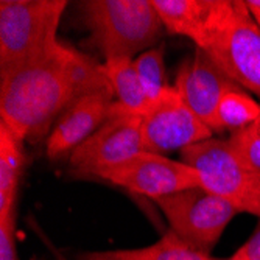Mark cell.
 <instances>
[{"label":"cell","instance_id":"cell-1","mask_svg":"<svg viewBox=\"0 0 260 260\" xmlns=\"http://www.w3.org/2000/svg\"><path fill=\"white\" fill-rule=\"evenodd\" d=\"M109 87L103 64L59 41L44 55L0 75V123L23 144L47 140L74 102Z\"/></svg>","mask_w":260,"mask_h":260},{"label":"cell","instance_id":"cell-2","mask_svg":"<svg viewBox=\"0 0 260 260\" xmlns=\"http://www.w3.org/2000/svg\"><path fill=\"white\" fill-rule=\"evenodd\" d=\"M80 10L89 31L86 44L105 61L134 59L156 47L165 31L153 0H84Z\"/></svg>","mask_w":260,"mask_h":260},{"label":"cell","instance_id":"cell-3","mask_svg":"<svg viewBox=\"0 0 260 260\" xmlns=\"http://www.w3.org/2000/svg\"><path fill=\"white\" fill-rule=\"evenodd\" d=\"M195 45L240 87L260 99V30L245 0H215Z\"/></svg>","mask_w":260,"mask_h":260},{"label":"cell","instance_id":"cell-4","mask_svg":"<svg viewBox=\"0 0 260 260\" xmlns=\"http://www.w3.org/2000/svg\"><path fill=\"white\" fill-rule=\"evenodd\" d=\"M67 7V0L0 2V75L53 49Z\"/></svg>","mask_w":260,"mask_h":260},{"label":"cell","instance_id":"cell-5","mask_svg":"<svg viewBox=\"0 0 260 260\" xmlns=\"http://www.w3.org/2000/svg\"><path fill=\"white\" fill-rule=\"evenodd\" d=\"M181 160L193 167L201 187L260 220V176L229 145L228 139L210 137L184 148Z\"/></svg>","mask_w":260,"mask_h":260},{"label":"cell","instance_id":"cell-6","mask_svg":"<svg viewBox=\"0 0 260 260\" xmlns=\"http://www.w3.org/2000/svg\"><path fill=\"white\" fill-rule=\"evenodd\" d=\"M170 231L187 246L212 252L228 224L240 214L229 201L203 187H193L154 200Z\"/></svg>","mask_w":260,"mask_h":260},{"label":"cell","instance_id":"cell-7","mask_svg":"<svg viewBox=\"0 0 260 260\" xmlns=\"http://www.w3.org/2000/svg\"><path fill=\"white\" fill-rule=\"evenodd\" d=\"M140 115L112 105L109 119L69 156L70 173L77 178H99L133 156L145 151Z\"/></svg>","mask_w":260,"mask_h":260},{"label":"cell","instance_id":"cell-8","mask_svg":"<svg viewBox=\"0 0 260 260\" xmlns=\"http://www.w3.org/2000/svg\"><path fill=\"white\" fill-rule=\"evenodd\" d=\"M99 179L153 201L187 188L201 187L200 173L188 164L150 151H142L103 172Z\"/></svg>","mask_w":260,"mask_h":260},{"label":"cell","instance_id":"cell-9","mask_svg":"<svg viewBox=\"0 0 260 260\" xmlns=\"http://www.w3.org/2000/svg\"><path fill=\"white\" fill-rule=\"evenodd\" d=\"M214 137L200 117L185 105L173 84L153 103L142 122L144 150L165 154Z\"/></svg>","mask_w":260,"mask_h":260},{"label":"cell","instance_id":"cell-10","mask_svg":"<svg viewBox=\"0 0 260 260\" xmlns=\"http://www.w3.org/2000/svg\"><path fill=\"white\" fill-rule=\"evenodd\" d=\"M173 87L210 129L221 99L231 90H245L198 47L179 66Z\"/></svg>","mask_w":260,"mask_h":260},{"label":"cell","instance_id":"cell-11","mask_svg":"<svg viewBox=\"0 0 260 260\" xmlns=\"http://www.w3.org/2000/svg\"><path fill=\"white\" fill-rule=\"evenodd\" d=\"M115 102L112 89L86 93L70 105L59 117L45 140V154L55 160L72 153L95 133L111 115Z\"/></svg>","mask_w":260,"mask_h":260},{"label":"cell","instance_id":"cell-12","mask_svg":"<svg viewBox=\"0 0 260 260\" xmlns=\"http://www.w3.org/2000/svg\"><path fill=\"white\" fill-rule=\"evenodd\" d=\"M75 260H228L203 254L187 246L182 240L169 231L162 237L144 248L134 249H109V251H84L75 255Z\"/></svg>","mask_w":260,"mask_h":260},{"label":"cell","instance_id":"cell-13","mask_svg":"<svg viewBox=\"0 0 260 260\" xmlns=\"http://www.w3.org/2000/svg\"><path fill=\"white\" fill-rule=\"evenodd\" d=\"M153 5L169 33L197 42L207 25L215 0H153Z\"/></svg>","mask_w":260,"mask_h":260},{"label":"cell","instance_id":"cell-14","mask_svg":"<svg viewBox=\"0 0 260 260\" xmlns=\"http://www.w3.org/2000/svg\"><path fill=\"white\" fill-rule=\"evenodd\" d=\"M103 67L114 92L115 105L129 114L140 115L144 119V115L148 112L154 102L148 99L144 86L137 77L134 59L115 58L105 61Z\"/></svg>","mask_w":260,"mask_h":260},{"label":"cell","instance_id":"cell-15","mask_svg":"<svg viewBox=\"0 0 260 260\" xmlns=\"http://www.w3.org/2000/svg\"><path fill=\"white\" fill-rule=\"evenodd\" d=\"M23 165V142L0 123V218L16 212Z\"/></svg>","mask_w":260,"mask_h":260},{"label":"cell","instance_id":"cell-16","mask_svg":"<svg viewBox=\"0 0 260 260\" xmlns=\"http://www.w3.org/2000/svg\"><path fill=\"white\" fill-rule=\"evenodd\" d=\"M260 122V103L246 90H231L218 103L212 131L237 133Z\"/></svg>","mask_w":260,"mask_h":260},{"label":"cell","instance_id":"cell-17","mask_svg":"<svg viewBox=\"0 0 260 260\" xmlns=\"http://www.w3.org/2000/svg\"><path fill=\"white\" fill-rule=\"evenodd\" d=\"M134 69L151 102H156L172 84L165 75V47L164 44L140 53L134 58Z\"/></svg>","mask_w":260,"mask_h":260},{"label":"cell","instance_id":"cell-18","mask_svg":"<svg viewBox=\"0 0 260 260\" xmlns=\"http://www.w3.org/2000/svg\"><path fill=\"white\" fill-rule=\"evenodd\" d=\"M229 145L248 167L260 176V133L257 123L232 133L228 137Z\"/></svg>","mask_w":260,"mask_h":260},{"label":"cell","instance_id":"cell-19","mask_svg":"<svg viewBox=\"0 0 260 260\" xmlns=\"http://www.w3.org/2000/svg\"><path fill=\"white\" fill-rule=\"evenodd\" d=\"M0 260H19L16 249V212L0 218Z\"/></svg>","mask_w":260,"mask_h":260},{"label":"cell","instance_id":"cell-20","mask_svg":"<svg viewBox=\"0 0 260 260\" xmlns=\"http://www.w3.org/2000/svg\"><path fill=\"white\" fill-rule=\"evenodd\" d=\"M228 260H260V220L251 237Z\"/></svg>","mask_w":260,"mask_h":260},{"label":"cell","instance_id":"cell-21","mask_svg":"<svg viewBox=\"0 0 260 260\" xmlns=\"http://www.w3.org/2000/svg\"><path fill=\"white\" fill-rule=\"evenodd\" d=\"M28 223H30V226L33 228V232H35V234L38 235V237L42 240V243L45 245V248H49V249H50V252L53 254L55 260H67V258H66V255H64V254H62V252H61V251H59V249L52 243V240H50L49 237H47L45 232L42 231V228L38 224V221H36V220L30 218V220H28Z\"/></svg>","mask_w":260,"mask_h":260},{"label":"cell","instance_id":"cell-22","mask_svg":"<svg viewBox=\"0 0 260 260\" xmlns=\"http://www.w3.org/2000/svg\"><path fill=\"white\" fill-rule=\"evenodd\" d=\"M245 4H246L248 10H249L252 19L255 22V25L260 30V0H245Z\"/></svg>","mask_w":260,"mask_h":260},{"label":"cell","instance_id":"cell-23","mask_svg":"<svg viewBox=\"0 0 260 260\" xmlns=\"http://www.w3.org/2000/svg\"><path fill=\"white\" fill-rule=\"evenodd\" d=\"M257 128H258V133H260V122L257 123Z\"/></svg>","mask_w":260,"mask_h":260}]
</instances>
